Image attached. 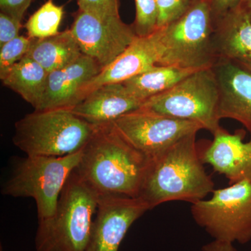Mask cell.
<instances>
[{
  "mask_svg": "<svg viewBox=\"0 0 251 251\" xmlns=\"http://www.w3.org/2000/svg\"><path fill=\"white\" fill-rule=\"evenodd\" d=\"M150 163L109 123L97 125L75 171L99 197L138 198Z\"/></svg>",
  "mask_w": 251,
  "mask_h": 251,
  "instance_id": "cell-1",
  "label": "cell"
},
{
  "mask_svg": "<svg viewBox=\"0 0 251 251\" xmlns=\"http://www.w3.org/2000/svg\"><path fill=\"white\" fill-rule=\"evenodd\" d=\"M196 135H186L150 160L138 198L149 210L171 201L197 202L214 191L215 184L197 150Z\"/></svg>",
  "mask_w": 251,
  "mask_h": 251,
  "instance_id": "cell-2",
  "label": "cell"
},
{
  "mask_svg": "<svg viewBox=\"0 0 251 251\" xmlns=\"http://www.w3.org/2000/svg\"><path fill=\"white\" fill-rule=\"evenodd\" d=\"M99 196L74 171L53 216L39 220L36 251H86Z\"/></svg>",
  "mask_w": 251,
  "mask_h": 251,
  "instance_id": "cell-3",
  "label": "cell"
},
{
  "mask_svg": "<svg viewBox=\"0 0 251 251\" xmlns=\"http://www.w3.org/2000/svg\"><path fill=\"white\" fill-rule=\"evenodd\" d=\"M97 125L68 109L27 114L15 124L13 143L29 156H64L80 151Z\"/></svg>",
  "mask_w": 251,
  "mask_h": 251,
  "instance_id": "cell-4",
  "label": "cell"
},
{
  "mask_svg": "<svg viewBox=\"0 0 251 251\" xmlns=\"http://www.w3.org/2000/svg\"><path fill=\"white\" fill-rule=\"evenodd\" d=\"M209 0H196L182 16L156 29L158 66L202 69L216 64Z\"/></svg>",
  "mask_w": 251,
  "mask_h": 251,
  "instance_id": "cell-5",
  "label": "cell"
},
{
  "mask_svg": "<svg viewBox=\"0 0 251 251\" xmlns=\"http://www.w3.org/2000/svg\"><path fill=\"white\" fill-rule=\"evenodd\" d=\"M82 150L64 156H29L16 163L1 189L4 196L31 198L38 219L54 215L61 193L80 163Z\"/></svg>",
  "mask_w": 251,
  "mask_h": 251,
  "instance_id": "cell-6",
  "label": "cell"
},
{
  "mask_svg": "<svg viewBox=\"0 0 251 251\" xmlns=\"http://www.w3.org/2000/svg\"><path fill=\"white\" fill-rule=\"evenodd\" d=\"M219 99L215 72L213 67L206 68L193 73L170 90L147 99L140 108L196 122L214 135L222 128Z\"/></svg>",
  "mask_w": 251,
  "mask_h": 251,
  "instance_id": "cell-7",
  "label": "cell"
},
{
  "mask_svg": "<svg viewBox=\"0 0 251 251\" xmlns=\"http://www.w3.org/2000/svg\"><path fill=\"white\" fill-rule=\"evenodd\" d=\"M211 197L191 203L196 224L214 240L244 244L251 241V181L213 191Z\"/></svg>",
  "mask_w": 251,
  "mask_h": 251,
  "instance_id": "cell-8",
  "label": "cell"
},
{
  "mask_svg": "<svg viewBox=\"0 0 251 251\" xmlns=\"http://www.w3.org/2000/svg\"><path fill=\"white\" fill-rule=\"evenodd\" d=\"M112 125L124 140L150 160L186 135L203 129L196 122L172 118L143 108L122 115Z\"/></svg>",
  "mask_w": 251,
  "mask_h": 251,
  "instance_id": "cell-9",
  "label": "cell"
},
{
  "mask_svg": "<svg viewBox=\"0 0 251 251\" xmlns=\"http://www.w3.org/2000/svg\"><path fill=\"white\" fill-rule=\"evenodd\" d=\"M81 52L95 60L100 69L111 64L136 39L133 25L120 17L102 19L78 10L70 28Z\"/></svg>",
  "mask_w": 251,
  "mask_h": 251,
  "instance_id": "cell-10",
  "label": "cell"
},
{
  "mask_svg": "<svg viewBox=\"0 0 251 251\" xmlns=\"http://www.w3.org/2000/svg\"><path fill=\"white\" fill-rule=\"evenodd\" d=\"M148 210L139 198L99 197L86 251H118L132 225Z\"/></svg>",
  "mask_w": 251,
  "mask_h": 251,
  "instance_id": "cell-11",
  "label": "cell"
},
{
  "mask_svg": "<svg viewBox=\"0 0 251 251\" xmlns=\"http://www.w3.org/2000/svg\"><path fill=\"white\" fill-rule=\"evenodd\" d=\"M159 50L156 30L145 37L137 36L118 57L82 87L77 97V104L99 87L108 84L122 83L157 66Z\"/></svg>",
  "mask_w": 251,
  "mask_h": 251,
  "instance_id": "cell-12",
  "label": "cell"
},
{
  "mask_svg": "<svg viewBox=\"0 0 251 251\" xmlns=\"http://www.w3.org/2000/svg\"><path fill=\"white\" fill-rule=\"evenodd\" d=\"M213 136L214 139L200 154L203 163L224 175L229 185L251 181V139L244 141L245 130L230 133L222 128Z\"/></svg>",
  "mask_w": 251,
  "mask_h": 251,
  "instance_id": "cell-13",
  "label": "cell"
},
{
  "mask_svg": "<svg viewBox=\"0 0 251 251\" xmlns=\"http://www.w3.org/2000/svg\"><path fill=\"white\" fill-rule=\"evenodd\" d=\"M213 69L219 87L220 120L239 122L251 136V72L233 62H218Z\"/></svg>",
  "mask_w": 251,
  "mask_h": 251,
  "instance_id": "cell-14",
  "label": "cell"
},
{
  "mask_svg": "<svg viewBox=\"0 0 251 251\" xmlns=\"http://www.w3.org/2000/svg\"><path fill=\"white\" fill-rule=\"evenodd\" d=\"M100 71L95 60L82 54L67 67L49 73L45 92L35 110H70L76 105L82 87Z\"/></svg>",
  "mask_w": 251,
  "mask_h": 251,
  "instance_id": "cell-15",
  "label": "cell"
},
{
  "mask_svg": "<svg viewBox=\"0 0 251 251\" xmlns=\"http://www.w3.org/2000/svg\"><path fill=\"white\" fill-rule=\"evenodd\" d=\"M143 104V101L128 93L123 83H113L92 91L70 110L91 124L105 125L138 110Z\"/></svg>",
  "mask_w": 251,
  "mask_h": 251,
  "instance_id": "cell-16",
  "label": "cell"
},
{
  "mask_svg": "<svg viewBox=\"0 0 251 251\" xmlns=\"http://www.w3.org/2000/svg\"><path fill=\"white\" fill-rule=\"evenodd\" d=\"M214 25V52L216 64L221 62L251 63V21L238 6Z\"/></svg>",
  "mask_w": 251,
  "mask_h": 251,
  "instance_id": "cell-17",
  "label": "cell"
},
{
  "mask_svg": "<svg viewBox=\"0 0 251 251\" xmlns=\"http://www.w3.org/2000/svg\"><path fill=\"white\" fill-rule=\"evenodd\" d=\"M70 29L45 39H32L27 56L48 73L67 67L82 55Z\"/></svg>",
  "mask_w": 251,
  "mask_h": 251,
  "instance_id": "cell-18",
  "label": "cell"
},
{
  "mask_svg": "<svg viewBox=\"0 0 251 251\" xmlns=\"http://www.w3.org/2000/svg\"><path fill=\"white\" fill-rule=\"evenodd\" d=\"M49 74L39 63L25 55L0 78L5 87L19 94L35 110L45 92Z\"/></svg>",
  "mask_w": 251,
  "mask_h": 251,
  "instance_id": "cell-19",
  "label": "cell"
},
{
  "mask_svg": "<svg viewBox=\"0 0 251 251\" xmlns=\"http://www.w3.org/2000/svg\"><path fill=\"white\" fill-rule=\"evenodd\" d=\"M199 70L157 65L122 83L128 93L144 103L147 99L170 90Z\"/></svg>",
  "mask_w": 251,
  "mask_h": 251,
  "instance_id": "cell-20",
  "label": "cell"
},
{
  "mask_svg": "<svg viewBox=\"0 0 251 251\" xmlns=\"http://www.w3.org/2000/svg\"><path fill=\"white\" fill-rule=\"evenodd\" d=\"M64 6L48 0L36 11L25 24L27 36L31 39H45L58 34L64 16Z\"/></svg>",
  "mask_w": 251,
  "mask_h": 251,
  "instance_id": "cell-21",
  "label": "cell"
},
{
  "mask_svg": "<svg viewBox=\"0 0 251 251\" xmlns=\"http://www.w3.org/2000/svg\"><path fill=\"white\" fill-rule=\"evenodd\" d=\"M135 18L133 27L139 37L152 34L157 29L158 8L156 0H135Z\"/></svg>",
  "mask_w": 251,
  "mask_h": 251,
  "instance_id": "cell-22",
  "label": "cell"
},
{
  "mask_svg": "<svg viewBox=\"0 0 251 251\" xmlns=\"http://www.w3.org/2000/svg\"><path fill=\"white\" fill-rule=\"evenodd\" d=\"M32 39L19 36L0 47V77L8 69L27 55L30 49Z\"/></svg>",
  "mask_w": 251,
  "mask_h": 251,
  "instance_id": "cell-23",
  "label": "cell"
},
{
  "mask_svg": "<svg viewBox=\"0 0 251 251\" xmlns=\"http://www.w3.org/2000/svg\"><path fill=\"white\" fill-rule=\"evenodd\" d=\"M158 8L157 29L182 16L196 0H156Z\"/></svg>",
  "mask_w": 251,
  "mask_h": 251,
  "instance_id": "cell-24",
  "label": "cell"
},
{
  "mask_svg": "<svg viewBox=\"0 0 251 251\" xmlns=\"http://www.w3.org/2000/svg\"><path fill=\"white\" fill-rule=\"evenodd\" d=\"M77 3L79 9L102 19L120 17L119 0H77Z\"/></svg>",
  "mask_w": 251,
  "mask_h": 251,
  "instance_id": "cell-25",
  "label": "cell"
},
{
  "mask_svg": "<svg viewBox=\"0 0 251 251\" xmlns=\"http://www.w3.org/2000/svg\"><path fill=\"white\" fill-rule=\"evenodd\" d=\"M21 21L0 13V47L19 36Z\"/></svg>",
  "mask_w": 251,
  "mask_h": 251,
  "instance_id": "cell-26",
  "label": "cell"
},
{
  "mask_svg": "<svg viewBox=\"0 0 251 251\" xmlns=\"http://www.w3.org/2000/svg\"><path fill=\"white\" fill-rule=\"evenodd\" d=\"M32 0H0L1 13L22 21Z\"/></svg>",
  "mask_w": 251,
  "mask_h": 251,
  "instance_id": "cell-27",
  "label": "cell"
},
{
  "mask_svg": "<svg viewBox=\"0 0 251 251\" xmlns=\"http://www.w3.org/2000/svg\"><path fill=\"white\" fill-rule=\"evenodd\" d=\"M242 0H209L214 22L230 10L237 7Z\"/></svg>",
  "mask_w": 251,
  "mask_h": 251,
  "instance_id": "cell-28",
  "label": "cell"
},
{
  "mask_svg": "<svg viewBox=\"0 0 251 251\" xmlns=\"http://www.w3.org/2000/svg\"><path fill=\"white\" fill-rule=\"evenodd\" d=\"M202 251H237L233 244L224 241L214 240L202 247Z\"/></svg>",
  "mask_w": 251,
  "mask_h": 251,
  "instance_id": "cell-29",
  "label": "cell"
},
{
  "mask_svg": "<svg viewBox=\"0 0 251 251\" xmlns=\"http://www.w3.org/2000/svg\"><path fill=\"white\" fill-rule=\"evenodd\" d=\"M239 6L247 13L251 21V0H242Z\"/></svg>",
  "mask_w": 251,
  "mask_h": 251,
  "instance_id": "cell-30",
  "label": "cell"
},
{
  "mask_svg": "<svg viewBox=\"0 0 251 251\" xmlns=\"http://www.w3.org/2000/svg\"><path fill=\"white\" fill-rule=\"evenodd\" d=\"M238 64H241L242 67H244L245 69H247L248 71L251 72V63H238Z\"/></svg>",
  "mask_w": 251,
  "mask_h": 251,
  "instance_id": "cell-31",
  "label": "cell"
},
{
  "mask_svg": "<svg viewBox=\"0 0 251 251\" xmlns=\"http://www.w3.org/2000/svg\"><path fill=\"white\" fill-rule=\"evenodd\" d=\"M1 251H2V250H1Z\"/></svg>",
  "mask_w": 251,
  "mask_h": 251,
  "instance_id": "cell-32",
  "label": "cell"
}]
</instances>
